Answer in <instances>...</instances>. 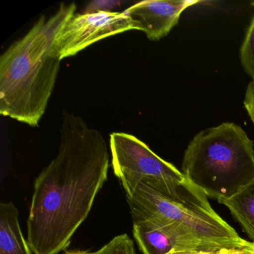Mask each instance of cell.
I'll list each match as a JSON object with an SVG mask.
<instances>
[{
    "instance_id": "6da1fadb",
    "label": "cell",
    "mask_w": 254,
    "mask_h": 254,
    "mask_svg": "<svg viewBox=\"0 0 254 254\" xmlns=\"http://www.w3.org/2000/svg\"><path fill=\"white\" fill-rule=\"evenodd\" d=\"M109 154L102 133L75 114L62 115L56 158L35 180L27 221L35 254H58L87 218L108 179Z\"/></svg>"
},
{
    "instance_id": "7a4b0ae2",
    "label": "cell",
    "mask_w": 254,
    "mask_h": 254,
    "mask_svg": "<svg viewBox=\"0 0 254 254\" xmlns=\"http://www.w3.org/2000/svg\"><path fill=\"white\" fill-rule=\"evenodd\" d=\"M76 6L62 3L49 18L42 16L0 57V114L38 126L54 90L61 59L55 41Z\"/></svg>"
},
{
    "instance_id": "3957f363",
    "label": "cell",
    "mask_w": 254,
    "mask_h": 254,
    "mask_svg": "<svg viewBox=\"0 0 254 254\" xmlns=\"http://www.w3.org/2000/svg\"><path fill=\"white\" fill-rule=\"evenodd\" d=\"M182 173L221 203L254 181V141L233 123L201 130L184 152Z\"/></svg>"
},
{
    "instance_id": "277c9868",
    "label": "cell",
    "mask_w": 254,
    "mask_h": 254,
    "mask_svg": "<svg viewBox=\"0 0 254 254\" xmlns=\"http://www.w3.org/2000/svg\"><path fill=\"white\" fill-rule=\"evenodd\" d=\"M132 219H144L175 226L197 239L224 248L243 249L251 242L215 212L206 194L198 192L177 200L144 183L126 193Z\"/></svg>"
},
{
    "instance_id": "5b68a950",
    "label": "cell",
    "mask_w": 254,
    "mask_h": 254,
    "mask_svg": "<svg viewBox=\"0 0 254 254\" xmlns=\"http://www.w3.org/2000/svg\"><path fill=\"white\" fill-rule=\"evenodd\" d=\"M110 146L114 173L126 193L133 191L139 183L177 200L187 198L200 190L174 165L160 158L133 135L111 133Z\"/></svg>"
},
{
    "instance_id": "8992f818",
    "label": "cell",
    "mask_w": 254,
    "mask_h": 254,
    "mask_svg": "<svg viewBox=\"0 0 254 254\" xmlns=\"http://www.w3.org/2000/svg\"><path fill=\"white\" fill-rule=\"evenodd\" d=\"M130 30H136V25L124 11L74 14L59 32L55 49L62 60L100 40Z\"/></svg>"
},
{
    "instance_id": "52a82bcc",
    "label": "cell",
    "mask_w": 254,
    "mask_h": 254,
    "mask_svg": "<svg viewBox=\"0 0 254 254\" xmlns=\"http://www.w3.org/2000/svg\"><path fill=\"white\" fill-rule=\"evenodd\" d=\"M133 236L143 254L215 251L224 248L203 242L175 226L144 219H133Z\"/></svg>"
},
{
    "instance_id": "ba28073f",
    "label": "cell",
    "mask_w": 254,
    "mask_h": 254,
    "mask_svg": "<svg viewBox=\"0 0 254 254\" xmlns=\"http://www.w3.org/2000/svg\"><path fill=\"white\" fill-rule=\"evenodd\" d=\"M197 3L196 0H146L124 12L134 22L136 30L145 32L151 41H159L177 26L184 11Z\"/></svg>"
},
{
    "instance_id": "9c48e42d",
    "label": "cell",
    "mask_w": 254,
    "mask_h": 254,
    "mask_svg": "<svg viewBox=\"0 0 254 254\" xmlns=\"http://www.w3.org/2000/svg\"><path fill=\"white\" fill-rule=\"evenodd\" d=\"M22 233L19 212L12 202L0 203V254H32Z\"/></svg>"
},
{
    "instance_id": "30bf717a",
    "label": "cell",
    "mask_w": 254,
    "mask_h": 254,
    "mask_svg": "<svg viewBox=\"0 0 254 254\" xmlns=\"http://www.w3.org/2000/svg\"><path fill=\"white\" fill-rule=\"evenodd\" d=\"M254 242V180L231 198L223 201Z\"/></svg>"
},
{
    "instance_id": "8fae6325",
    "label": "cell",
    "mask_w": 254,
    "mask_h": 254,
    "mask_svg": "<svg viewBox=\"0 0 254 254\" xmlns=\"http://www.w3.org/2000/svg\"><path fill=\"white\" fill-rule=\"evenodd\" d=\"M239 56L244 70L254 80V14L241 47Z\"/></svg>"
},
{
    "instance_id": "7c38bea8",
    "label": "cell",
    "mask_w": 254,
    "mask_h": 254,
    "mask_svg": "<svg viewBox=\"0 0 254 254\" xmlns=\"http://www.w3.org/2000/svg\"><path fill=\"white\" fill-rule=\"evenodd\" d=\"M96 254H135L134 245L127 234L116 236Z\"/></svg>"
},
{
    "instance_id": "4fadbf2b",
    "label": "cell",
    "mask_w": 254,
    "mask_h": 254,
    "mask_svg": "<svg viewBox=\"0 0 254 254\" xmlns=\"http://www.w3.org/2000/svg\"><path fill=\"white\" fill-rule=\"evenodd\" d=\"M120 1L113 0H95L88 4L84 14L99 12H113L112 10L120 6Z\"/></svg>"
},
{
    "instance_id": "5bb4252c",
    "label": "cell",
    "mask_w": 254,
    "mask_h": 254,
    "mask_svg": "<svg viewBox=\"0 0 254 254\" xmlns=\"http://www.w3.org/2000/svg\"><path fill=\"white\" fill-rule=\"evenodd\" d=\"M251 245L243 249L223 248V249L215 250V251H172L167 254H241L245 252Z\"/></svg>"
},
{
    "instance_id": "9a60e30c",
    "label": "cell",
    "mask_w": 254,
    "mask_h": 254,
    "mask_svg": "<svg viewBox=\"0 0 254 254\" xmlns=\"http://www.w3.org/2000/svg\"><path fill=\"white\" fill-rule=\"evenodd\" d=\"M244 106L254 125V80L250 82L245 92Z\"/></svg>"
},
{
    "instance_id": "2e32d148",
    "label": "cell",
    "mask_w": 254,
    "mask_h": 254,
    "mask_svg": "<svg viewBox=\"0 0 254 254\" xmlns=\"http://www.w3.org/2000/svg\"><path fill=\"white\" fill-rule=\"evenodd\" d=\"M65 254H96V252L91 253L87 252V251H68Z\"/></svg>"
},
{
    "instance_id": "e0dca14e",
    "label": "cell",
    "mask_w": 254,
    "mask_h": 254,
    "mask_svg": "<svg viewBox=\"0 0 254 254\" xmlns=\"http://www.w3.org/2000/svg\"><path fill=\"white\" fill-rule=\"evenodd\" d=\"M241 254H254V242H251V246Z\"/></svg>"
},
{
    "instance_id": "ac0fdd59",
    "label": "cell",
    "mask_w": 254,
    "mask_h": 254,
    "mask_svg": "<svg viewBox=\"0 0 254 254\" xmlns=\"http://www.w3.org/2000/svg\"><path fill=\"white\" fill-rule=\"evenodd\" d=\"M251 6H253L254 8V2H252V3H251Z\"/></svg>"
}]
</instances>
